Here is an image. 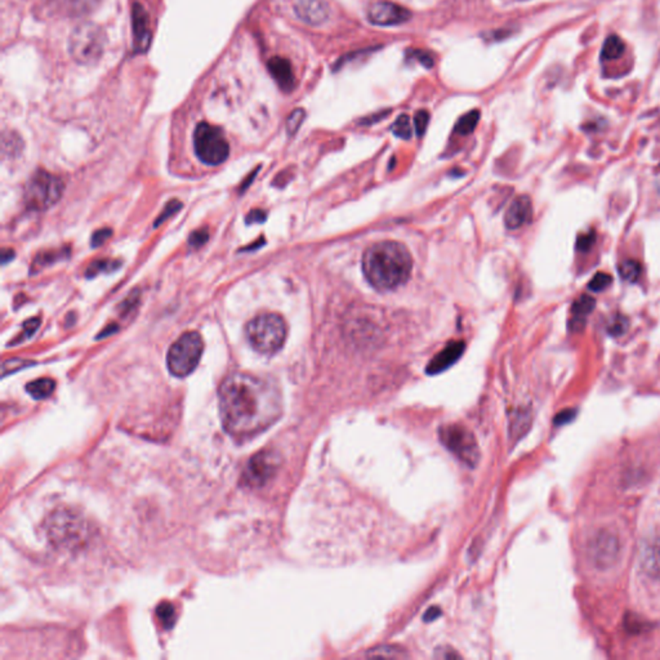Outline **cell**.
I'll list each match as a JSON object with an SVG mask.
<instances>
[{
	"mask_svg": "<svg viewBox=\"0 0 660 660\" xmlns=\"http://www.w3.org/2000/svg\"><path fill=\"white\" fill-rule=\"evenodd\" d=\"M280 467V456L271 450H260L251 458L243 473L244 484L249 487H262L275 476Z\"/></svg>",
	"mask_w": 660,
	"mask_h": 660,
	"instance_id": "obj_9",
	"label": "cell"
},
{
	"mask_svg": "<svg viewBox=\"0 0 660 660\" xmlns=\"http://www.w3.org/2000/svg\"><path fill=\"white\" fill-rule=\"evenodd\" d=\"M204 351V342L197 331L183 333L166 355V365L174 377L185 378L197 369Z\"/></svg>",
	"mask_w": 660,
	"mask_h": 660,
	"instance_id": "obj_5",
	"label": "cell"
},
{
	"mask_svg": "<svg viewBox=\"0 0 660 660\" xmlns=\"http://www.w3.org/2000/svg\"><path fill=\"white\" fill-rule=\"evenodd\" d=\"M479 120V111L473 110L467 112L466 115H463L462 118L458 120L456 126V133H459L461 136H467V134L472 133L475 131V128L477 126Z\"/></svg>",
	"mask_w": 660,
	"mask_h": 660,
	"instance_id": "obj_23",
	"label": "cell"
},
{
	"mask_svg": "<svg viewBox=\"0 0 660 660\" xmlns=\"http://www.w3.org/2000/svg\"><path fill=\"white\" fill-rule=\"evenodd\" d=\"M369 658H405L407 654L397 646H379L368 654Z\"/></svg>",
	"mask_w": 660,
	"mask_h": 660,
	"instance_id": "obj_24",
	"label": "cell"
},
{
	"mask_svg": "<svg viewBox=\"0 0 660 660\" xmlns=\"http://www.w3.org/2000/svg\"><path fill=\"white\" fill-rule=\"evenodd\" d=\"M55 388V382L51 378H40L26 385V391L35 400H44L49 397Z\"/></svg>",
	"mask_w": 660,
	"mask_h": 660,
	"instance_id": "obj_19",
	"label": "cell"
},
{
	"mask_svg": "<svg viewBox=\"0 0 660 660\" xmlns=\"http://www.w3.org/2000/svg\"><path fill=\"white\" fill-rule=\"evenodd\" d=\"M297 16L308 25L317 26L329 18V4L325 0H298L296 4Z\"/></svg>",
	"mask_w": 660,
	"mask_h": 660,
	"instance_id": "obj_12",
	"label": "cell"
},
{
	"mask_svg": "<svg viewBox=\"0 0 660 660\" xmlns=\"http://www.w3.org/2000/svg\"><path fill=\"white\" fill-rule=\"evenodd\" d=\"M121 266V262L120 260H95L91 263V266L87 268L86 271V276L92 279L95 276L98 275V274H103V272H106V274H110V272H114L117 271Z\"/></svg>",
	"mask_w": 660,
	"mask_h": 660,
	"instance_id": "obj_22",
	"label": "cell"
},
{
	"mask_svg": "<svg viewBox=\"0 0 660 660\" xmlns=\"http://www.w3.org/2000/svg\"><path fill=\"white\" fill-rule=\"evenodd\" d=\"M464 351L463 342H453L445 347L440 354L436 355L427 367L428 374H437L450 368L462 356Z\"/></svg>",
	"mask_w": 660,
	"mask_h": 660,
	"instance_id": "obj_13",
	"label": "cell"
},
{
	"mask_svg": "<svg viewBox=\"0 0 660 660\" xmlns=\"http://www.w3.org/2000/svg\"><path fill=\"white\" fill-rule=\"evenodd\" d=\"M533 218V203L527 195L517 197L504 214V225L510 230H517Z\"/></svg>",
	"mask_w": 660,
	"mask_h": 660,
	"instance_id": "obj_11",
	"label": "cell"
},
{
	"mask_svg": "<svg viewBox=\"0 0 660 660\" xmlns=\"http://www.w3.org/2000/svg\"><path fill=\"white\" fill-rule=\"evenodd\" d=\"M628 329V320L621 315H615L607 324V331L613 337H621Z\"/></svg>",
	"mask_w": 660,
	"mask_h": 660,
	"instance_id": "obj_27",
	"label": "cell"
},
{
	"mask_svg": "<svg viewBox=\"0 0 660 660\" xmlns=\"http://www.w3.org/2000/svg\"><path fill=\"white\" fill-rule=\"evenodd\" d=\"M13 258H15V251L3 249V253H1V263L3 265H7L9 260H12Z\"/></svg>",
	"mask_w": 660,
	"mask_h": 660,
	"instance_id": "obj_40",
	"label": "cell"
},
{
	"mask_svg": "<svg viewBox=\"0 0 660 660\" xmlns=\"http://www.w3.org/2000/svg\"><path fill=\"white\" fill-rule=\"evenodd\" d=\"M103 49H105V34L97 25H79L71 34V55L79 63L93 65L101 58Z\"/></svg>",
	"mask_w": 660,
	"mask_h": 660,
	"instance_id": "obj_7",
	"label": "cell"
},
{
	"mask_svg": "<svg viewBox=\"0 0 660 660\" xmlns=\"http://www.w3.org/2000/svg\"><path fill=\"white\" fill-rule=\"evenodd\" d=\"M268 218V213L262 209H253L249 212V214L246 216L245 218V222L246 225H252V223H263L265 220Z\"/></svg>",
	"mask_w": 660,
	"mask_h": 660,
	"instance_id": "obj_38",
	"label": "cell"
},
{
	"mask_svg": "<svg viewBox=\"0 0 660 660\" xmlns=\"http://www.w3.org/2000/svg\"><path fill=\"white\" fill-rule=\"evenodd\" d=\"M63 190L65 183L58 176L47 171H38L26 183L25 204L32 212H46L60 202Z\"/></svg>",
	"mask_w": 660,
	"mask_h": 660,
	"instance_id": "obj_4",
	"label": "cell"
},
{
	"mask_svg": "<svg viewBox=\"0 0 660 660\" xmlns=\"http://www.w3.org/2000/svg\"><path fill=\"white\" fill-rule=\"evenodd\" d=\"M181 208L182 204L178 200H171L168 204L165 205L161 214L157 217V220L154 223V227H159L161 223H164L165 220H169L174 213L178 212Z\"/></svg>",
	"mask_w": 660,
	"mask_h": 660,
	"instance_id": "obj_32",
	"label": "cell"
},
{
	"mask_svg": "<svg viewBox=\"0 0 660 660\" xmlns=\"http://www.w3.org/2000/svg\"><path fill=\"white\" fill-rule=\"evenodd\" d=\"M157 618L163 623L165 628H172L173 627L174 621H176V612H174V606L172 604L161 602L160 605L157 606Z\"/></svg>",
	"mask_w": 660,
	"mask_h": 660,
	"instance_id": "obj_25",
	"label": "cell"
},
{
	"mask_svg": "<svg viewBox=\"0 0 660 660\" xmlns=\"http://www.w3.org/2000/svg\"><path fill=\"white\" fill-rule=\"evenodd\" d=\"M245 333L251 346L257 352L274 355L284 346L288 326L280 315L262 314L248 322Z\"/></svg>",
	"mask_w": 660,
	"mask_h": 660,
	"instance_id": "obj_3",
	"label": "cell"
},
{
	"mask_svg": "<svg viewBox=\"0 0 660 660\" xmlns=\"http://www.w3.org/2000/svg\"><path fill=\"white\" fill-rule=\"evenodd\" d=\"M115 331H118V328H117V326H112V324H111V325H109V326L106 328V330H103V333H100V334H98V339L105 338V337H109L110 334L115 333Z\"/></svg>",
	"mask_w": 660,
	"mask_h": 660,
	"instance_id": "obj_42",
	"label": "cell"
},
{
	"mask_svg": "<svg viewBox=\"0 0 660 660\" xmlns=\"http://www.w3.org/2000/svg\"><path fill=\"white\" fill-rule=\"evenodd\" d=\"M413 270L408 248L397 242H379L370 245L362 256V271L378 291H393L407 283Z\"/></svg>",
	"mask_w": 660,
	"mask_h": 660,
	"instance_id": "obj_2",
	"label": "cell"
},
{
	"mask_svg": "<svg viewBox=\"0 0 660 660\" xmlns=\"http://www.w3.org/2000/svg\"><path fill=\"white\" fill-rule=\"evenodd\" d=\"M225 431L236 440L252 439L275 425L283 414L279 388L268 379L246 373L230 374L218 391Z\"/></svg>",
	"mask_w": 660,
	"mask_h": 660,
	"instance_id": "obj_1",
	"label": "cell"
},
{
	"mask_svg": "<svg viewBox=\"0 0 660 660\" xmlns=\"http://www.w3.org/2000/svg\"><path fill=\"white\" fill-rule=\"evenodd\" d=\"M612 282H613V277L609 274L598 272L596 275L590 279V282L588 283V289L593 291V293H600V291H605L607 286H610Z\"/></svg>",
	"mask_w": 660,
	"mask_h": 660,
	"instance_id": "obj_28",
	"label": "cell"
},
{
	"mask_svg": "<svg viewBox=\"0 0 660 660\" xmlns=\"http://www.w3.org/2000/svg\"><path fill=\"white\" fill-rule=\"evenodd\" d=\"M368 17L371 24L378 26H393L409 21L411 13L409 9L404 8L392 1L378 0L370 6Z\"/></svg>",
	"mask_w": 660,
	"mask_h": 660,
	"instance_id": "obj_10",
	"label": "cell"
},
{
	"mask_svg": "<svg viewBox=\"0 0 660 660\" xmlns=\"http://www.w3.org/2000/svg\"><path fill=\"white\" fill-rule=\"evenodd\" d=\"M440 440L449 451L467 466L479 463L480 449L475 435L462 425L453 423L441 427Z\"/></svg>",
	"mask_w": 660,
	"mask_h": 660,
	"instance_id": "obj_8",
	"label": "cell"
},
{
	"mask_svg": "<svg viewBox=\"0 0 660 660\" xmlns=\"http://www.w3.org/2000/svg\"><path fill=\"white\" fill-rule=\"evenodd\" d=\"M411 123H410V118L408 115L402 114L399 118L396 119V121L393 123L392 126V132L395 136L400 137L402 140H409L411 137Z\"/></svg>",
	"mask_w": 660,
	"mask_h": 660,
	"instance_id": "obj_26",
	"label": "cell"
},
{
	"mask_svg": "<svg viewBox=\"0 0 660 660\" xmlns=\"http://www.w3.org/2000/svg\"><path fill=\"white\" fill-rule=\"evenodd\" d=\"M39 326L40 317H34V319H30V320L24 322V331H22L21 334H18L20 337H17V338L12 342V345H17V343H20V342H24L26 339L30 338V337H32V334H34L37 330L39 329Z\"/></svg>",
	"mask_w": 660,
	"mask_h": 660,
	"instance_id": "obj_30",
	"label": "cell"
},
{
	"mask_svg": "<svg viewBox=\"0 0 660 660\" xmlns=\"http://www.w3.org/2000/svg\"><path fill=\"white\" fill-rule=\"evenodd\" d=\"M596 243V234L592 230L590 232L581 234L576 237V249L581 253L590 252V248Z\"/></svg>",
	"mask_w": 660,
	"mask_h": 660,
	"instance_id": "obj_33",
	"label": "cell"
},
{
	"mask_svg": "<svg viewBox=\"0 0 660 660\" xmlns=\"http://www.w3.org/2000/svg\"><path fill=\"white\" fill-rule=\"evenodd\" d=\"M70 256V249L69 248H61V249H53L49 252H41L35 257L32 262V271L35 274L40 270L55 265V262L67 258Z\"/></svg>",
	"mask_w": 660,
	"mask_h": 660,
	"instance_id": "obj_18",
	"label": "cell"
},
{
	"mask_svg": "<svg viewBox=\"0 0 660 660\" xmlns=\"http://www.w3.org/2000/svg\"><path fill=\"white\" fill-rule=\"evenodd\" d=\"M268 70L271 72L272 78L275 79L279 87L284 92H291L294 88L296 80L291 65L288 60L282 57H274L268 61Z\"/></svg>",
	"mask_w": 660,
	"mask_h": 660,
	"instance_id": "obj_14",
	"label": "cell"
},
{
	"mask_svg": "<svg viewBox=\"0 0 660 660\" xmlns=\"http://www.w3.org/2000/svg\"><path fill=\"white\" fill-rule=\"evenodd\" d=\"M440 615V609L437 607H433L430 609L427 613L425 614V621H433Z\"/></svg>",
	"mask_w": 660,
	"mask_h": 660,
	"instance_id": "obj_41",
	"label": "cell"
},
{
	"mask_svg": "<svg viewBox=\"0 0 660 660\" xmlns=\"http://www.w3.org/2000/svg\"><path fill=\"white\" fill-rule=\"evenodd\" d=\"M428 121H430V114L425 110L418 111L416 114V118H414V126H416V132H417L419 137H422L425 134Z\"/></svg>",
	"mask_w": 660,
	"mask_h": 660,
	"instance_id": "obj_36",
	"label": "cell"
},
{
	"mask_svg": "<svg viewBox=\"0 0 660 660\" xmlns=\"http://www.w3.org/2000/svg\"><path fill=\"white\" fill-rule=\"evenodd\" d=\"M140 297H141L140 291L136 289V291H132V293L120 303L119 310H120L121 316H126V315L133 312L134 308L138 306V303H140Z\"/></svg>",
	"mask_w": 660,
	"mask_h": 660,
	"instance_id": "obj_29",
	"label": "cell"
},
{
	"mask_svg": "<svg viewBox=\"0 0 660 660\" xmlns=\"http://www.w3.org/2000/svg\"><path fill=\"white\" fill-rule=\"evenodd\" d=\"M112 236V230L111 228H100L97 230L91 239V245L92 248H98L106 243Z\"/></svg>",
	"mask_w": 660,
	"mask_h": 660,
	"instance_id": "obj_37",
	"label": "cell"
},
{
	"mask_svg": "<svg viewBox=\"0 0 660 660\" xmlns=\"http://www.w3.org/2000/svg\"><path fill=\"white\" fill-rule=\"evenodd\" d=\"M98 1L100 0H53L57 8L72 16L87 13L91 9L95 8Z\"/></svg>",
	"mask_w": 660,
	"mask_h": 660,
	"instance_id": "obj_17",
	"label": "cell"
},
{
	"mask_svg": "<svg viewBox=\"0 0 660 660\" xmlns=\"http://www.w3.org/2000/svg\"><path fill=\"white\" fill-rule=\"evenodd\" d=\"M133 32L136 46L138 49H146L150 41L149 18L141 4L133 6Z\"/></svg>",
	"mask_w": 660,
	"mask_h": 660,
	"instance_id": "obj_16",
	"label": "cell"
},
{
	"mask_svg": "<svg viewBox=\"0 0 660 660\" xmlns=\"http://www.w3.org/2000/svg\"><path fill=\"white\" fill-rule=\"evenodd\" d=\"M305 117H306V112H305V110H302V109H297V110L293 111L291 115H289L288 120H286V131H288V133L291 134H291H296V132L299 129V126L302 124Z\"/></svg>",
	"mask_w": 660,
	"mask_h": 660,
	"instance_id": "obj_34",
	"label": "cell"
},
{
	"mask_svg": "<svg viewBox=\"0 0 660 660\" xmlns=\"http://www.w3.org/2000/svg\"><path fill=\"white\" fill-rule=\"evenodd\" d=\"M624 51H626V46L623 40L616 35H612L606 39L605 44L602 47L601 57L602 60H616L624 53Z\"/></svg>",
	"mask_w": 660,
	"mask_h": 660,
	"instance_id": "obj_21",
	"label": "cell"
},
{
	"mask_svg": "<svg viewBox=\"0 0 660 660\" xmlns=\"http://www.w3.org/2000/svg\"><path fill=\"white\" fill-rule=\"evenodd\" d=\"M194 146L199 160L211 166L225 163L230 155V145L222 129L205 121L194 132Z\"/></svg>",
	"mask_w": 660,
	"mask_h": 660,
	"instance_id": "obj_6",
	"label": "cell"
},
{
	"mask_svg": "<svg viewBox=\"0 0 660 660\" xmlns=\"http://www.w3.org/2000/svg\"><path fill=\"white\" fill-rule=\"evenodd\" d=\"M618 271L621 279L628 282L629 284H636L642 274V266L636 260H626L618 266Z\"/></svg>",
	"mask_w": 660,
	"mask_h": 660,
	"instance_id": "obj_20",
	"label": "cell"
},
{
	"mask_svg": "<svg viewBox=\"0 0 660 660\" xmlns=\"http://www.w3.org/2000/svg\"><path fill=\"white\" fill-rule=\"evenodd\" d=\"M209 239V232L206 228H200V230H197L194 231L191 235H190L189 244L191 248H195V249H199L204 245Z\"/></svg>",
	"mask_w": 660,
	"mask_h": 660,
	"instance_id": "obj_35",
	"label": "cell"
},
{
	"mask_svg": "<svg viewBox=\"0 0 660 660\" xmlns=\"http://www.w3.org/2000/svg\"><path fill=\"white\" fill-rule=\"evenodd\" d=\"M414 55H416V57L419 60V62L423 63L425 67H433V58L431 55H427V53L422 52V51H416Z\"/></svg>",
	"mask_w": 660,
	"mask_h": 660,
	"instance_id": "obj_39",
	"label": "cell"
},
{
	"mask_svg": "<svg viewBox=\"0 0 660 660\" xmlns=\"http://www.w3.org/2000/svg\"><path fill=\"white\" fill-rule=\"evenodd\" d=\"M32 364H34V362H30V360H24V359H11V360H7V362H3V367H1L3 377H7L8 374L15 373L17 370L27 368V367H30Z\"/></svg>",
	"mask_w": 660,
	"mask_h": 660,
	"instance_id": "obj_31",
	"label": "cell"
},
{
	"mask_svg": "<svg viewBox=\"0 0 660 660\" xmlns=\"http://www.w3.org/2000/svg\"><path fill=\"white\" fill-rule=\"evenodd\" d=\"M596 308V299L588 294H583L576 299L572 307V322L570 326L574 330H581L584 328V324L590 312Z\"/></svg>",
	"mask_w": 660,
	"mask_h": 660,
	"instance_id": "obj_15",
	"label": "cell"
}]
</instances>
